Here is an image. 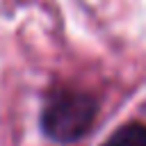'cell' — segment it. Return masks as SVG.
<instances>
[{"mask_svg": "<svg viewBox=\"0 0 146 146\" xmlns=\"http://www.w3.org/2000/svg\"><path fill=\"white\" fill-rule=\"evenodd\" d=\"M96 114L98 103L91 94L80 89H57L43 105L41 128L48 139L57 144H73L91 130Z\"/></svg>", "mask_w": 146, "mask_h": 146, "instance_id": "6da1fadb", "label": "cell"}, {"mask_svg": "<svg viewBox=\"0 0 146 146\" xmlns=\"http://www.w3.org/2000/svg\"><path fill=\"white\" fill-rule=\"evenodd\" d=\"M100 146H146V125L139 121L121 125Z\"/></svg>", "mask_w": 146, "mask_h": 146, "instance_id": "7a4b0ae2", "label": "cell"}]
</instances>
